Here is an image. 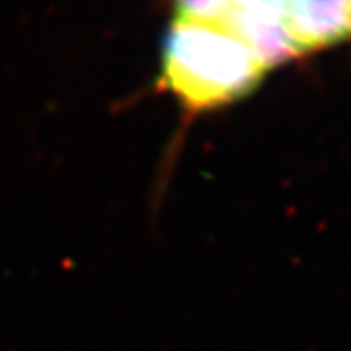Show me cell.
Masks as SVG:
<instances>
[{
  "label": "cell",
  "instance_id": "2",
  "mask_svg": "<svg viewBox=\"0 0 351 351\" xmlns=\"http://www.w3.org/2000/svg\"><path fill=\"white\" fill-rule=\"evenodd\" d=\"M282 19L298 52L351 38V2H282Z\"/></svg>",
  "mask_w": 351,
  "mask_h": 351
},
{
  "label": "cell",
  "instance_id": "1",
  "mask_svg": "<svg viewBox=\"0 0 351 351\" xmlns=\"http://www.w3.org/2000/svg\"><path fill=\"white\" fill-rule=\"evenodd\" d=\"M265 67L215 20L181 19L165 46V80L184 104L208 108L244 93Z\"/></svg>",
  "mask_w": 351,
  "mask_h": 351
}]
</instances>
